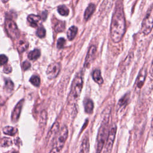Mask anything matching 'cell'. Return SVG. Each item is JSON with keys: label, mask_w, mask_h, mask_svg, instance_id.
<instances>
[{"label": "cell", "mask_w": 153, "mask_h": 153, "mask_svg": "<svg viewBox=\"0 0 153 153\" xmlns=\"http://www.w3.org/2000/svg\"><path fill=\"white\" fill-rule=\"evenodd\" d=\"M83 86V79L81 74H78L74 78L71 88L68 97V104L69 105L76 104L80 98L81 92Z\"/></svg>", "instance_id": "3957f363"}, {"label": "cell", "mask_w": 153, "mask_h": 153, "mask_svg": "<svg viewBox=\"0 0 153 153\" xmlns=\"http://www.w3.org/2000/svg\"><path fill=\"white\" fill-rule=\"evenodd\" d=\"M64 29H65V24L62 22L57 23L55 28V29L57 33H60V32H62L64 30Z\"/></svg>", "instance_id": "f1b7e54d"}, {"label": "cell", "mask_w": 153, "mask_h": 153, "mask_svg": "<svg viewBox=\"0 0 153 153\" xmlns=\"http://www.w3.org/2000/svg\"><path fill=\"white\" fill-rule=\"evenodd\" d=\"M23 102H24L23 99L21 100V101H19L18 104L15 106L13 111V112H12L11 120L13 123L17 122L19 118V117H20L21 112L22 108V106L23 105Z\"/></svg>", "instance_id": "8fae6325"}, {"label": "cell", "mask_w": 153, "mask_h": 153, "mask_svg": "<svg viewBox=\"0 0 153 153\" xmlns=\"http://www.w3.org/2000/svg\"><path fill=\"white\" fill-rule=\"evenodd\" d=\"M96 53V48L94 46H92L89 49L84 63V67L86 68H88L89 66L91 65L92 62L94 61L95 58Z\"/></svg>", "instance_id": "9c48e42d"}, {"label": "cell", "mask_w": 153, "mask_h": 153, "mask_svg": "<svg viewBox=\"0 0 153 153\" xmlns=\"http://www.w3.org/2000/svg\"><path fill=\"white\" fill-rule=\"evenodd\" d=\"M111 113V108L108 110V112L104 114V117L103 120L102 121L101 125L99 127L98 131V137H97V144H96V153H100L102 150L105 143L107 138V131H108V126L110 121V114Z\"/></svg>", "instance_id": "7a4b0ae2"}, {"label": "cell", "mask_w": 153, "mask_h": 153, "mask_svg": "<svg viewBox=\"0 0 153 153\" xmlns=\"http://www.w3.org/2000/svg\"><path fill=\"white\" fill-rule=\"evenodd\" d=\"M11 67L10 65H6L4 68V72L5 73H10L11 72Z\"/></svg>", "instance_id": "d6a6232c"}, {"label": "cell", "mask_w": 153, "mask_h": 153, "mask_svg": "<svg viewBox=\"0 0 153 153\" xmlns=\"http://www.w3.org/2000/svg\"><path fill=\"white\" fill-rule=\"evenodd\" d=\"M65 43H66V40L63 38H59L57 42V47L59 49H62L63 47H64Z\"/></svg>", "instance_id": "f546056e"}, {"label": "cell", "mask_w": 153, "mask_h": 153, "mask_svg": "<svg viewBox=\"0 0 153 153\" xmlns=\"http://www.w3.org/2000/svg\"><path fill=\"white\" fill-rule=\"evenodd\" d=\"M68 136V129L67 126H63L57 133V135L55 139L53 148L50 153H59L64 146Z\"/></svg>", "instance_id": "277c9868"}, {"label": "cell", "mask_w": 153, "mask_h": 153, "mask_svg": "<svg viewBox=\"0 0 153 153\" xmlns=\"http://www.w3.org/2000/svg\"><path fill=\"white\" fill-rule=\"evenodd\" d=\"M92 76H93V79L94 80V81L96 82H97L98 84H101L103 83L104 80L101 76V73L99 69L94 70V71L93 72Z\"/></svg>", "instance_id": "ac0fdd59"}, {"label": "cell", "mask_w": 153, "mask_h": 153, "mask_svg": "<svg viewBox=\"0 0 153 153\" xmlns=\"http://www.w3.org/2000/svg\"><path fill=\"white\" fill-rule=\"evenodd\" d=\"M90 152V142L87 135L84 136L82 140L80 146V153H89Z\"/></svg>", "instance_id": "7c38bea8"}, {"label": "cell", "mask_w": 153, "mask_h": 153, "mask_svg": "<svg viewBox=\"0 0 153 153\" xmlns=\"http://www.w3.org/2000/svg\"><path fill=\"white\" fill-rule=\"evenodd\" d=\"M40 16L34 15H31L28 17V21L29 22L31 26L34 28L37 27L38 23L40 21Z\"/></svg>", "instance_id": "2e32d148"}, {"label": "cell", "mask_w": 153, "mask_h": 153, "mask_svg": "<svg viewBox=\"0 0 153 153\" xmlns=\"http://www.w3.org/2000/svg\"><path fill=\"white\" fill-rule=\"evenodd\" d=\"M43 19H44V20H46V19L47 18V12L45 11V12H43Z\"/></svg>", "instance_id": "836d02e7"}, {"label": "cell", "mask_w": 153, "mask_h": 153, "mask_svg": "<svg viewBox=\"0 0 153 153\" xmlns=\"http://www.w3.org/2000/svg\"><path fill=\"white\" fill-rule=\"evenodd\" d=\"M40 55H41V52L40 50L35 49L33 51H31V52H30L28 56L29 59L31 61H35L40 56Z\"/></svg>", "instance_id": "7402d4cb"}, {"label": "cell", "mask_w": 153, "mask_h": 153, "mask_svg": "<svg viewBox=\"0 0 153 153\" xmlns=\"http://www.w3.org/2000/svg\"><path fill=\"white\" fill-rule=\"evenodd\" d=\"M146 75V70L145 68H143L141 71H140L135 82V86L138 90H140V89L142 87L145 80Z\"/></svg>", "instance_id": "30bf717a"}, {"label": "cell", "mask_w": 153, "mask_h": 153, "mask_svg": "<svg viewBox=\"0 0 153 153\" xmlns=\"http://www.w3.org/2000/svg\"><path fill=\"white\" fill-rule=\"evenodd\" d=\"M129 100V94H126L122 98H121V99L118 101V110L124 108L127 105V103H128Z\"/></svg>", "instance_id": "d6986e66"}, {"label": "cell", "mask_w": 153, "mask_h": 153, "mask_svg": "<svg viewBox=\"0 0 153 153\" xmlns=\"http://www.w3.org/2000/svg\"><path fill=\"white\" fill-rule=\"evenodd\" d=\"M8 61L7 57L4 55H0V65H4Z\"/></svg>", "instance_id": "4dcf8cb0"}, {"label": "cell", "mask_w": 153, "mask_h": 153, "mask_svg": "<svg viewBox=\"0 0 153 153\" xmlns=\"http://www.w3.org/2000/svg\"><path fill=\"white\" fill-rule=\"evenodd\" d=\"M36 34L38 37L42 38L45 37V35H46V30H45V29L43 27L41 26L37 29V31L36 32Z\"/></svg>", "instance_id": "83f0119b"}, {"label": "cell", "mask_w": 153, "mask_h": 153, "mask_svg": "<svg viewBox=\"0 0 153 153\" xmlns=\"http://www.w3.org/2000/svg\"><path fill=\"white\" fill-rule=\"evenodd\" d=\"M61 65L59 63L53 62L50 64L46 71V74L48 78L52 80L56 78L61 71Z\"/></svg>", "instance_id": "52a82bcc"}, {"label": "cell", "mask_w": 153, "mask_h": 153, "mask_svg": "<svg viewBox=\"0 0 153 153\" xmlns=\"http://www.w3.org/2000/svg\"><path fill=\"white\" fill-rule=\"evenodd\" d=\"M77 28L75 26H73L71 28H69L67 32V37L69 40H72L75 38V37L77 33Z\"/></svg>", "instance_id": "44dd1931"}, {"label": "cell", "mask_w": 153, "mask_h": 153, "mask_svg": "<svg viewBox=\"0 0 153 153\" xmlns=\"http://www.w3.org/2000/svg\"><path fill=\"white\" fill-rule=\"evenodd\" d=\"M117 132V126L116 124H113L110 130L109 133L106 138V151L108 153L111 152L113 145L114 143L115 138H116Z\"/></svg>", "instance_id": "8992f818"}, {"label": "cell", "mask_w": 153, "mask_h": 153, "mask_svg": "<svg viewBox=\"0 0 153 153\" xmlns=\"http://www.w3.org/2000/svg\"><path fill=\"white\" fill-rule=\"evenodd\" d=\"M29 81L34 86L38 87L40 84V78L38 75L32 76Z\"/></svg>", "instance_id": "d4e9b609"}, {"label": "cell", "mask_w": 153, "mask_h": 153, "mask_svg": "<svg viewBox=\"0 0 153 153\" xmlns=\"http://www.w3.org/2000/svg\"><path fill=\"white\" fill-rule=\"evenodd\" d=\"M22 67H23V70L26 71V70H28L31 68V63L28 61H25L23 63Z\"/></svg>", "instance_id": "1f68e13d"}, {"label": "cell", "mask_w": 153, "mask_h": 153, "mask_svg": "<svg viewBox=\"0 0 153 153\" xmlns=\"http://www.w3.org/2000/svg\"><path fill=\"white\" fill-rule=\"evenodd\" d=\"M39 1H41V0H39Z\"/></svg>", "instance_id": "d590c367"}, {"label": "cell", "mask_w": 153, "mask_h": 153, "mask_svg": "<svg viewBox=\"0 0 153 153\" xmlns=\"http://www.w3.org/2000/svg\"><path fill=\"white\" fill-rule=\"evenodd\" d=\"M57 11H58V13L61 15L63 16H68L69 13V9L64 5L59 6V7L57 8Z\"/></svg>", "instance_id": "cb8c5ba5"}, {"label": "cell", "mask_w": 153, "mask_h": 153, "mask_svg": "<svg viewBox=\"0 0 153 153\" xmlns=\"http://www.w3.org/2000/svg\"><path fill=\"white\" fill-rule=\"evenodd\" d=\"M5 87L8 92H11L13 90L14 88L13 82L10 79H6L5 81Z\"/></svg>", "instance_id": "4316f807"}, {"label": "cell", "mask_w": 153, "mask_h": 153, "mask_svg": "<svg viewBox=\"0 0 153 153\" xmlns=\"http://www.w3.org/2000/svg\"><path fill=\"white\" fill-rule=\"evenodd\" d=\"M28 47V43L23 40H21L17 43V48L18 51L20 53L23 52Z\"/></svg>", "instance_id": "ffe728a7"}, {"label": "cell", "mask_w": 153, "mask_h": 153, "mask_svg": "<svg viewBox=\"0 0 153 153\" xmlns=\"http://www.w3.org/2000/svg\"><path fill=\"white\" fill-rule=\"evenodd\" d=\"M17 129L16 127H11V126H7L4 127L3 129L4 133L5 135H7L9 136H14L15 134L17 133Z\"/></svg>", "instance_id": "603a6c76"}, {"label": "cell", "mask_w": 153, "mask_h": 153, "mask_svg": "<svg viewBox=\"0 0 153 153\" xmlns=\"http://www.w3.org/2000/svg\"><path fill=\"white\" fill-rule=\"evenodd\" d=\"M152 9L151 7L142 24V31L145 35L149 34L152 29Z\"/></svg>", "instance_id": "5b68a950"}, {"label": "cell", "mask_w": 153, "mask_h": 153, "mask_svg": "<svg viewBox=\"0 0 153 153\" xmlns=\"http://www.w3.org/2000/svg\"><path fill=\"white\" fill-rule=\"evenodd\" d=\"M13 153H17V152H13Z\"/></svg>", "instance_id": "e575fe53"}, {"label": "cell", "mask_w": 153, "mask_h": 153, "mask_svg": "<svg viewBox=\"0 0 153 153\" xmlns=\"http://www.w3.org/2000/svg\"><path fill=\"white\" fill-rule=\"evenodd\" d=\"M59 129V123L56 122L54 123V124L52 126V128L50 130L48 135H47V141H50V140L52 138H54L56 134L58 133Z\"/></svg>", "instance_id": "4fadbf2b"}, {"label": "cell", "mask_w": 153, "mask_h": 153, "mask_svg": "<svg viewBox=\"0 0 153 153\" xmlns=\"http://www.w3.org/2000/svg\"><path fill=\"white\" fill-rule=\"evenodd\" d=\"M0 144L4 147H7V146H9L12 145V141L9 138H4L0 141Z\"/></svg>", "instance_id": "484cf974"}, {"label": "cell", "mask_w": 153, "mask_h": 153, "mask_svg": "<svg viewBox=\"0 0 153 153\" xmlns=\"http://www.w3.org/2000/svg\"><path fill=\"white\" fill-rule=\"evenodd\" d=\"M5 28L7 31L9 35L13 38V39H16L18 38L19 33L17 27L16 23L10 19H7L5 22Z\"/></svg>", "instance_id": "ba28073f"}, {"label": "cell", "mask_w": 153, "mask_h": 153, "mask_svg": "<svg viewBox=\"0 0 153 153\" xmlns=\"http://www.w3.org/2000/svg\"><path fill=\"white\" fill-rule=\"evenodd\" d=\"M126 31V22L122 4H117L112 17L110 28L111 37L115 43L122 40Z\"/></svg>", "instance_id": "6da1fadb"}, {"label": "cell", "mask_w": 153, "mask_h": 153, "mask_svg": "<svg viewBox=\"0 0 153 153\" xmlns=\"http://www.w3.org/2000/svg\"><path fill=\"white\" fill-rule=\"evenodd\" d=\"M47 113L46 111L43 110L42 111L40 116V128L42 131H44L45 127L47 124Z\"/></svg>", "instance_id": "9a60e30c"}, {"label": "cell", "mask_w": 153, "mask_h": 153, "mask_svg": "<svg viewBox=\"0 0 153 153\" xmlns=\"http://www.w3.org/2000/svg\"><path fill=\"white\" fill-rule=\"evenodd\" d=\"M85 112L87 114H92L94 109L93 102L90 99H86L84 101Z\"/></svg>", "instance_id": "5bb4252c"}, {"label": "cell", "mask_w": 153, "mask_h": 153, "mask_svg": "<svg viewBox=\"0 0 153 153\" xmlns=\"http://www.w3.org/2000/svg\"><path fill=\"white\" fill-rule=\"evenodd\" d=\"M96 9V6L93 4H89L88 7H87L85 12L84 17L86 21H88V19L92 15V14L94 13V10Z\"/></svg>", "instance_id": "e0dca14e"}]
</instances>
